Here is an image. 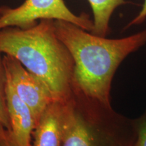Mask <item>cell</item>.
Returning a JSON list of instances; mask_svg holds the SVG:
<instances>
[{
    "label": "cell",
    "instance_id": "6da1fadb",
    "mask_svg": "<svg viewBox=\"0 0 146 146\" xmlns=\"http://www.w3.org/2000/svg\"><path fill=\"white\" fill-rule=\"evenodd\" d=\"M54 26L74 60L72 87L89 98L111 104L115 73L129 55L146 44V29L125 37L108 39L69 22L54 21Z\"/></svg>",
    "mask_w": 146,
    "mask_h": 146
},
{
    "label": "cell",
    "instance_id": "7a4b0ae2",
    "mask_svg": "<svg viewBox=\"0 0 146 146\" xmlns=\"http://www.w3.org/2000/svg\"><path fill=\"white\" fill-rule=\"evenodd\" d=\"M0 53L13 56L46 85L54 101L72 95L74 60L56 34L53 20H41L28 29H0Z\"/></svg>",
    "mask_w": 146,
    "mask_h": 146
},
{
    "label": "cell",
    "instance_id": "3957f363",
    "mask_svg": "<svg viewBox=\"0 0 146 146\" xmlns=\"http://www.w3.org/2000/svg\"><path fill=\"white\" fill-rule=\"evenodd\" d=\"M135 119L72 87L64 103L62 146H135Z\"/></svg>",
    "mask_w": 146,
    "mask_h": 146
},
{
    "label": "cell",
    "instance_id": "277c9868",
    "mask_svg": "<svg viewBox=\"0 0 146 146\" xmlns=\"http://www.w3.org/2000/svg\"><path fill=\"white\" fill-rule=\"evenodd\" d=\"M43 19L69 22L89 32L94 27L89 14H74L64 0H25L16 8L1 6L0 9V29H28Z\"/></svg>",
    "mask_w": 146,
    "mask_h": 146
},
{
    "label": "cell",
    "instance_id": "5b68a950",
    "mask_svg": "<svg viewBox=\"0 0 146 146\" xmlns=\"http://www.w3.org/2000/svg\"><path fill=\"white\" fill-rule=\"evenodd\" d=\"M3 61L7 78L17 96L31 110L36 125L45 110L54 102L52 94L41 79L13 56L3 55Z\"/></svg>",
    "mask_w": 146,
    "mask_h": 146
},
{
    "label": "cell",
    "instance_id": "8992f818",
    "mask_svg": "<svg viewBox=\"0 0 146 146\" xmlns=\"http://www.w3.org/2000/svg\"><path fill=\"white\" fill-rule=\"evenodd\" d=\"M6 106L10 129L7 131L12 146H31L36 121L30 108L17 96L7 78Z\"/></svg>",
    "mask_w": 146,
    "mask_h": 146
},
{
    "label": "cell",
    "instance_id": "52a82bcc",
    "mask_svg": "<svg viewBox=\"0 0 146 146\" xmlns=\"http://www.w3.org/2000/svg\"><path fill=\"white\" fill-rule=\"evenodd\" d=\"M64 103L54 101L41 114L33 133L31 146H62Z\"/></svg>",
    "mask_w": 146,
    "mask_h": 146
},
{
    "label": "cell",
    "instance_id": "ba28073f",
    "mask_svg": "<svg viewBox=\"0 0 146 146\" xmlns=\"http://www.w3.org/2000/svg\"><path fill=\"white\" fill-rule=\"evenodd\" d=\"M93 12L94 27L91 33L107 36L110 27V23L114 11L125 4V0H87Z\"/></svg>",
    "mask_w": 146,
    "mask_h": 146
},
{
    "label": "cell",
    "instance_id": "9c48e42d",
    "mask_svg": "<svg viewBox=\"0 0 146 146\" xmlns=\"http://www.w3.org/2000/svg\"><path fill=\"white\" fill-rule=\"evenodd\" d=\"M7 74L3 61V55L0 53V129L8 131L10 129V119L6 106Z\"/></svg>",
    "mask_w": 146,
    "mask_h": 146
},
{
    "label": "cell",
    "instance_id": "30bf717a",
    "mask_svg": "<svg viewBox=\"0 0 146 146\" xmlns=\"http://www.w3.org/2000/svg\"><path fill=\"white\" fill-rule=\"evenodd\" d=\"M137 138L135 146H146V110L138 118H135Z\"/></svg>",
    "mask_w": 146,
    "mask_h": 146
},
{
    "label": "cell",
    "instance_id": "8fae6325",
    "mask_svg": "<svg viewBox=\"0 0 146 146\" xmlns=\"http://www.w3.org/2000/svg\"><path fill=\"white\" fill-rule=\"evenodd\" d=\"M146 20V0H144V2L142 5L141 10L137 14V15L135 16L131 21L127 24L125 29H127L128 28L133 26H136V25H139L143 23L144 21Z\"/></svg>",
    "mask_w": 146,
    "mask_h": 146
},
{
    "label": "cell",
    "instance_id": "7c38bea8",
    "mask_svg": "<svg viewBox=\"0 0 146 146\" xmlns=\"http://www.w3.org/2000/svg\"><path fill=\"white\" fill-rule=\"evenodd\" d=\"M0 146H12L9 141L7 131L4 129H0Z\"/></svg>",
    "mask_w": 146,
    "mask_h": 146
},
{
    "label": "cell",
    "instance_id": "4fadbf2b",
    "mask_svg": "<svg viewBox=\"0 0 146 146\" xmlns=\"http://www.w3.org/2000/svg\"><path fill=\"white\" fill-rule=\"evenodd\" d=\"M0 9H1V7H0Z\"/></svg>",
    "mask_w": 146,
    "mask_h": 146
}]
</instances>
